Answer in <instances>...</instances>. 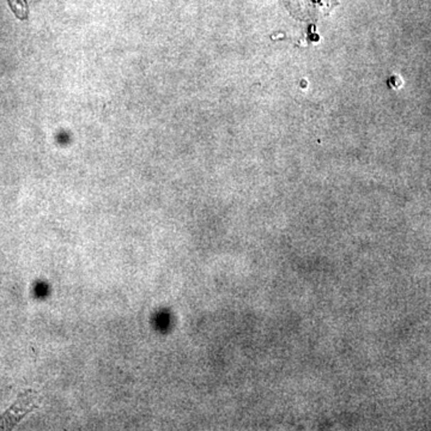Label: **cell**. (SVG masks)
<instances>
[{
	"mask_svg": "<svg viewBox=\"0 0 431 431\" xmlns=\"http://www.w3.org/2000/svg\"><path fill=\"white\" fill-rule=\"evenodd\" d=\"M290 4H294L299 12L306 14L307 12L321 11L322 9L329 8V5L333 0H287Z\"/></svg>",
	"mask_w": 431,
	"mask_h": 431,
	"instance_id": "7a4b0ae2",
	"label": "cell"
},
{
	"mask_svg": "<svg viewBox=\"0 0 431 431\" xmlns=\"http://www.w3.org/2000/svg\"><path fill=\"white\" fill-rule=\"evenodd\" d=\"M36 401L38 395L34 392H26L22 394L11 409L0 418V429H9L18 423L23 417L36 408Z\"/></svg>",
	"mask_w": 431,
	"mask_h": 431,
	"instance_id": "6da1fadb",
	"label": "cell"
},
{
	"mask_svg": "<svg viewBox=\"0 0 431 431\" xmlns=\"http://www.w3.org/2000/svg\"><path fill=\"white\" fill-rule=\"evenodd\" d=\"M11 8L16 12V15L18 16L19 18H26L27 17V4L24 0H9Z\"/></svg>",
	"mask_w": 431,
	"mask_h": 431,
	"instance_id": "3957f363",
	"label": "cell"
}]
</instances>
